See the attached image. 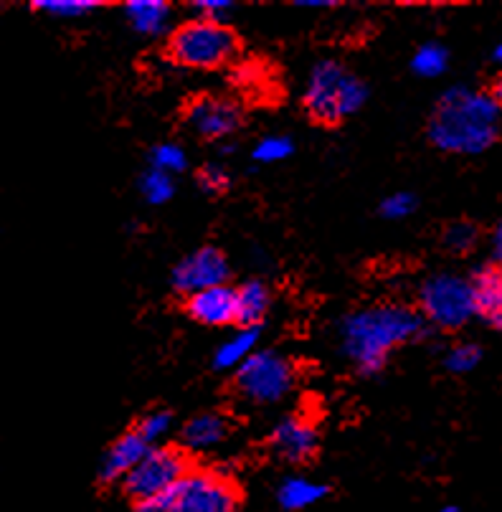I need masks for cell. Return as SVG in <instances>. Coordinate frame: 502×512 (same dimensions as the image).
I'll return each mask as SVG.
<instances>
[{
  "mask_svg": "<svg viewBox=\"0 0 502 512\" xmlns=\"http://www.w3.org/2000/svg\"><path fill=\"white\" fill-rule=\"evenodd\" d=\"M150 163H153L155 170H163V173H183L188 165V155L175 142H160L150 153Z\"/></svg>",
  "mask_w": 502,
  "mask_h": 512,
  "instance_id": "7402d4cb",
  "label": "cell"
},
{
  "mask_svg": "<svg viewBox=\"0 0 502 512\" xmlns=\"http://www.w3.org/2000/svg\"><path fill=\"white\" fill-rule=\"evenodd\" d=\"M495 59L502 64V41H500V46H497V49H495Z\"/></svg>",
  "mask_w": 502,
  "mask_h": 512,
  "instance_id": "e575fe53",
  "label": "cell"
},
{
  "mask_svg": "<svg viewBox=\"0 0 502 512\" xmlns=\"http://www.w3.org/2000/svg\"><path fill=\"white\" fill-rule=\"evenodd\" d=\"M439 512H457V510H454V507H444V510H439Z\"/></svg>",
  "mask_w": 502,
  "mask_h": 512,
  "instance_id": "d590c367",
  "label": "cell"
},
{
  "mask_svg": "<svg viewBox=\"0 0 502 512\" xmlns=\"http://www.w3.org/2000/svg\"><path fill=\"white\" fill-rule=\"evenodd\" d=\"M492 97H495V102L500 104V109H502V71H500V77L495 79V87H492Z\"/></svg>",
  "mask_w": 502,
  "mask_h": 512,
  "instance_id": "836d02e7",
  "label": "cell"
},
{
  "mask_svg": "<svg viewBox=\"0 0 502 512\" xmlns=\"http://www.w3.org/2000/svg\"><path fill=\"white\" fill-rule=\"evenodd\" d=\"M186 125L196 132L198 137L206 140H221V137L231 135L241 122L239 104L231 102L226 97H213V94H203L188 102L186 107Z\"/></svg>",
  "mask_w": 502,
  "mask_h": 512,
  "instance_id": "30bf717a",
  "label": "cell"
},
{
  "mask_svg": "<svg viewBox=\"0 0 502 512\" xmlns=\"http://www.w3.org/2000/svg\"><path fill=\"white\" fill-rule=\"evenodd\" d=\"M239 54V36L226 23L191 18L173 28L168 39V56L188 69H219Z\"/></svg>",
  "mask_w": 502,
  "mask_h": 512,
  "instance_id": "277c9868",
  "label": "cell"
},
{
  "mask_svg": "<svg viewBox=\"0 0 502 512\" xmlns=\"http://www.w3.org/2000/svg\"><path fill=\"white\" fill-rule=\"evenodd\" d=\"M229 262H226V256L221 254L219 249H213V246H203V249L193 251L188 254L186 259L178 262V267L173 269V287L183 295H196V292H203V289L211 287H221L229 279Z\"/></svg>",
  "mask_w": 502,
  "mask_h": 512,
  "instance_id": "9c48e42d",
  "label": "cell"
},
{
  "mask_svg": "<svg viewBox=\"0 0 502 512\" xmlns=\"http://www.w3.org/2000/svg\"><path fill=\"white\" fill-rule=\"evenodd\" d=\"M193 8H196V18H206V21L213 23H226V18L234 11V3H229V0H196Z\"/></svg>",
  "mask_w": 502,
  "mask_h": 512,
  "instance_id": "f546056e",
  "label": "cell"
},
{
  "mask_svg": "<svg viewBox=\"0 0 502 512\" xmlns=\"http://www.w3.org/2000/svg\"><path fill=\"white\" fill-rule=\"evenodd\" d=\"M297 6L300 8H330L333 6V0H300Z\"/></svg>",
  "mask_w": 502,
  "mask_h": 512,
  "instance_id": "d6a6232c",
  "label": "cell"
},
{
  "mask_svg": "<svg viewBox=\"0 0 502 512\" xmlns=\"http://www.w3.org/2000/svg\"><path fill=\"white\" fill-rule=\"evenodd\" d=\"M226 436H229V419L224 414H216V411L193 416L181 431L183 447L191 449V452H206V449L219 447Z\"/></svg>",
  "mask_w": 502,
  "mask_h": 512,
  "instance_id": "9a60e30c",
  "label": "cell"
},
{
  "mask_svg": "<svg viewBox=\"0 0 502 512\" xmlns=\"http://www.w3.org/2000/svg\"><path fill=\"white\" fill-rule=\"evenodd\" d=\"M170 424H173V416H170L168 411H153V414L145 416V419H142L135 429L140 431V434L145 436V442L153 447L158 439H163V436L168 434Z\"/></svg>",
  "mask_w": 502,
  "mask_h": 512,
  "instance_id": "4316f807",
  "label": "cell"
},
{
  "mask_svg": "<svg viewBox=\"0 0 502 512\" xmlns=\"http://www.w3.org/2000/svg\"><path fill=\"white\" fill-rule=\"evenodd\" d=\"M414 208H416V198L411 196V193L399 191V193H391V196L381 203V216L406 218L414 213Z\"/></svg>",
  "mask_w": 502,
  "mask_h": 512,
  "instance_id": "83f0119b",
  "label": "cell"
},
{
  "mask_svg": "<svg viewBox=\"0 0 502 512\" xmlns=\"http://www.w3.org/2000/svg\"><path fill=\"white\" fill-rule=\"evenodd\" d=\"M500 104L492 94L452 87L439 97L429 117V140L444 153L477 155L497 140Z\"/></svg>",
  "mask_w": 502,
  "mask_h": 512,
  "instance_id": "6da1fadb",
  "label": "cell"
},
{
  "mask_svg": "<svg viewBox=\"0 0 502 512\" xmlns=\"http://www.w3.org/2000/svg\"><path fill=\"white\" fill-rule=\"evenodd\" d=\"M257 340H259L257 327H246V330L236 333L234 338H229L219 350H216V355H213V365L221 368V371L241 368V365L254 355V345H257Z\"/></svg>",
  "mask_w": 502,
  "mask_h": 512,
  "instance_id": "d6986e66",
  "label": "cell"
},
{
  "mask_svg": "<svg viewBox=\"0 0 502 512\" xmlns=\"http://www.w3.org/2000/svg\"><path fill=\"white\" fill-rule=\"evenodd\" d=\"M482 358V350L477 348L475 343H459L454 345L452 350L444 358V365H447L452 373H470Z\"/></svg>",
  "mask_w": 502,
  "mask_h": 512,
  "instance_id": "484cf974",
  "label": "cell"
},
{
  "mask_svg": "<svg viewBox=\"0 0 502 512\" xmlns=\"http://www.w3.org/2000/svg\"><path fill=\"white\" fill-rule=\"evenodd\" d=\"M449 64V54L444 46L439 44H424L416 49L414 59H411V69L419 74V77H442L444 71H447Z\"/></svg>",
  "mask_w": 502,
  "mask_h": 512,
  "instance_id": "ffe728a7",
  "label": "cell"
},
{
  "mask_svg": "<svg viewBox=\"0 0 502 512\" xmlns=\"http://www.w3.org/2000/svg\"><path fill=\"white\" fill-rule=\"evenodd\" d=\"M125 16L137 33L160 36L168 31L170 6L165 0H127Z\"/></svg>",
  "mask_w": 502,
  "mask_h": 512,
  "instance_id": "2e32d148",
  "label": "cell"
},
{
  "mask_svg": "<svg viewBox=\"0 0 502 512\" xmlns=\"http://www.w3.org/2000/svg\"><path fill=\"white\" fill-rule=\"evenodd\" d=\"M419 302L426 320L442 330H459L477 315L472 282L449 272L432 274L426 279L421 284Z\"/></svg>",
  "mask_w": 502,
  "mask_h": 512,
  "instance_id": "5b68a950",
  "label": "cell"
},
{
  "mask_svg": "<svg viewBox=\"0 0 502 512\" xmlns=\"http://www.w3.org/2000/svg\"><path fill=\"white\" fill-rule=\"evenodd\" d=\"M191 472L186 452L178 447H150V452L142 457V462L127 474L122 482L127 495L135 502L150 500L173 492L181 485V480Z\"/></svg>",
  "mask_w": 502,
  "mask_h": 512,
  "instance_id": "ba28073f",
  "label": "cell"
},
{
  "mask_svg": "<svg viewBox=\"0 0 502 512\" xmlns=\"http://www.w3.org/2000/svg\"><path fill=\"white\" fill-rule=\"evenodd\" d=\"M150 452V444L145 442V436L137 429L125 431L122 436H117V442L107 449L102 459V467H99V480L102 482H117L127 480V474L142 462V457Z\"/></svg>",
  "mask_w": 502,
  "mask_h": 512,
  "instance_id": "4fadbf2b",
  "label": "cell"
},
{
  "mask_svg": "<svg viewBox=\"0 0 502 512\" xmlns=\"http://www.w3.org/2000/svg\"><path fill=\"white\" fill-rule=\"evenodd\" d=\"M295 386V368L274 350L254 353L236 373V391L251 404L269 406L282 401Z\"/></svg>",
  "mask_w": 502,
  "mask_h": 512,
  "instance_id": "52a82bcc",
  "label": "cell"
},
{
  "mask_svg": "<svg viewBox=\"0 0 502 512\" xmlns=\"http://www.w3.org/2000/svg\"><path fill=\"white\" fill-rule=\"evenodd\" d=\"M140 193L142 198H145L148 203H153V206H163V203H168L175 193L173 175L150 168L148 173H142Z\"/></svg>",
  "mask_w": 502,
  "mask_h": 512,
  "instance_id": "44dd1931",
  "label": "cell"
},
{
  "mask_svg": "<svg viewBox=\"0 0 502 512\" xmlns=\"http://www.w3.org/2000/svg\"><path fill=\"white\" fill-rule=\"evenodd\" d=\"M295 150V142L287 135H269L254 148V160L259 163H279V160L290 158Z\"/></svg>",
  "mask_w": 502,
  "mask_h": 512,
  "instance_id": "d4e9b609",
  "label": "cell"
},
{
  "mask_svg": "<svg viewBox=\"0 0 502 512\" xmlns=\"http://www.w3.org/2000/svg\"><path fill=\"white\" fill-rule=\"evenodd\" d=\"M477 236H480V231H477L475 224H470V221H454V224L444 229L442 241L454 254H464V251H470L477 244Z\"/></svg>",
  "mask_w": 502,
  "mask_h": 512,
  "instance_id": "cb8c5ba5",
  "label": "cell"
},
{
  "mask_svg": "<svg viewBox=\"0 0 502 512\" xmlns=\"http://www.w3.org/2000/svg\"><path fill=\"white\" fill-rule=\"evenodd\" d=\"M33 8L59 18H79L99 8V3L97 0H36Z\"/></svg>",
  "mask_w": 502,
  "mask_h": 512,
  "instance_id": "603a6c76",
  "label": "cell"
},
{
  "mask_svg": "<svg viewBox=\"0 0 502 512\" xmlns=\"http://www.w3.org/2000/svg\"><path fill=\"white\" fill-rule=\"evenodd\" d=\"M231 178L221 165H203V170L198 173V186L206 193H224L229 188Z\"/></svg>",
  "mask_w": 502,
  "mask_h": 512,
  "instance_id": "f1b7e54d",
  "label": "cell"
},
{
  "mask_svg": "<svg viewBox=\"0 0 502 512\" xmlns=\"http://www.w3.org/2000/svg\"><path fill=\"white\" fill-rule=\"evenodd\" d=\"M274 457L287 464L310 462L317 452V429L305 416H287L279 421L269 436Z\"/></svg>",
  "mask_w": 502,
  "mask_h": 512,
  "instance_id": "8fae6325",
  "label": "cell"
},
{
  "mask_svg": "<svg viewBox=\"0 0 502 512\" xmlns=\"http://www.w3.org/2000/svg\"><path fill=\"white\" fill-rule=\"evenodd\" d=\"M492 249H495V264H500L502 267V221L497 224L495 236H492Z\"/></svg>",
  "mask_w": 502,
  "mask_h": 512,
  "instance_id": "1f68e13d",
  "label": "cell"
},
{
  "mask_svg": "<svg viewBox=\"0 0 502 512\" xmlns=\"http://www.w3.org/2000/svg\"><path fill=\"white\" fill-rule=\"evenodd\" d=\"M186 312L191 320L208 327H221L236 322V289L229 284L203 289L186 297Z\"/></svg>",
  "mask_w": 502,
  "mask_h": 512,
  "instance_id": "7c38bea8",
  "label": "cell"
},
{
  "mask_svg": "<svg viewBox=\"0 0 502 512\" xmlns=\"http://www.w3.org/2000/svg\"><path fill=\"white\" fill-rule=\"evenodd\" d=\"M325 495H328V487L320 485V482L307 480V477H287L277 490L279 505L292 512L315 505Z\"/></svg>",
  "mask_w": 502,
  "mask_h": 512,
  "instance_id": "ac0fdd59",
  "label": "cell"
},
{
  "mask_svg": "<svg viewBox=\"0 0 502 512\" xmlns=\"http://www.w3.org/2000/svg\"><path fill=\"white\" fill-rule=\"evenodd\" d=\"M368 89L353 71L345 69L340 61L325 59L310 71L305 89L307 115L322 125H338L345 117L355 115L366 104Z\"/></svg>",
  "mask_w": 502,
  "mask_h": 512,
  "instance_id": "3957f363",
  "label": "cell"
},
{
  "mask_svg": "<svg viewBox=\"0 0 502 512\" xmlns=\"http://www.w3.org/2000/svg\"><path fill=\"white\" fill-rule=\"evenodd\" d=\"M472 289H475L477 315L485 317L492 327L502 330V267L500 264H485L472 274Z\"/></svg>",
  "mask_w": 502,
  "mask_h": 512,
  "instance_id": "5bb4252c",
  "label": "cell"
},
{
  "mask_svg": "<svg viewBox=\"0 0 502 512\" xmlns=\"http://www.w3.org/2000/svg\"><path fill=\"white\" fill-rule=\"evenodd\" d=\"M421 333V317L404 305H378L358 310L343 320V350L363 373L386 365L393 348Z\"/></svg>",
  "mask_w": 502,
  "mask_h": 512,
  "instance_id": "7a4b0ae2",
  "label": "cell"
},
{
  "mask_svg": "<svg viewBox=\"0 0 502 512\" xmlns=\"http://www.w3.org/2000/svg\"><path fill=\"white\" fill-rule=\"evenodd\" d=\"M231 79H234L239 87H254V84L262 79V69H259L254 61H244V64H236L231 71Z\"/></svg>",
  "mask_w": 502,
  "mask_h": 512,
  "instance_id": "4dcf8cb0",
  "label": "cell"
},
{
  "mask_svg": "<svg viewBox=\"0 0 502 512\" xmlns=\"http://www.w3.org/2000/svg\"><path fill=\"white\" fill-rule=\"evenodd\" d=\"M241 492L229 474L191 469L170 495L168 512H239Z\"/></svg>",
  "mask_w": 502,
  "mask_h": 512,
  "instance_id": "8992f818",
  "label": "cell"
},
{
  "mask_svg": "<svg viewBox=\"0 0 502 512\" xmlns=\"http://www.w3.org/2000/svg\"><path fill=\"white\" fill-rule=\"evenodd\" d=\"M269 310V289L259 279L241 284L236 289V322L241 327H257Z\"/></svg>",
  "mask_w": 502,
  "mask_h": 512,
  "instance_id": "e0dca14e",
  "label": "cell"
}]
</instances>
